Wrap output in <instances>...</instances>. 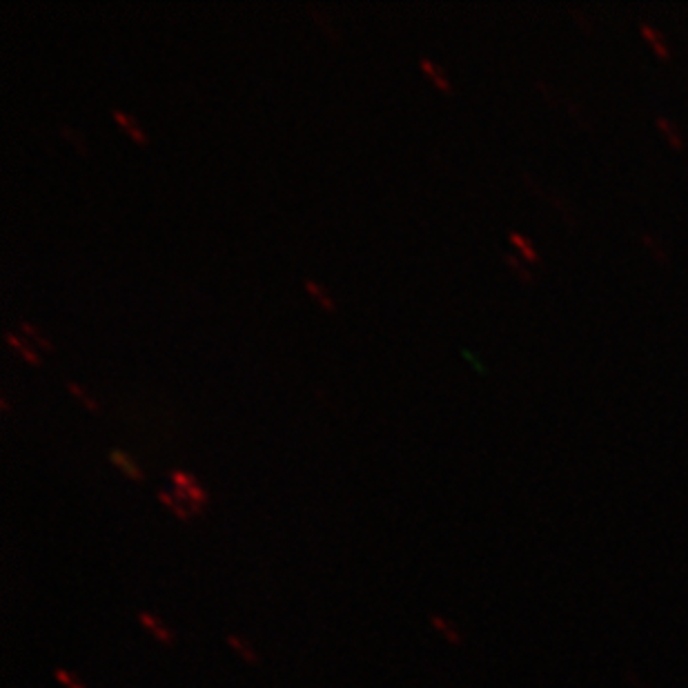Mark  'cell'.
I'll use <instances>...</instances> for the list:
<instances>
[{"label":"cell","instance_id":"obj_1","mask_svg":"<svg viewBox=\"0 0 688 688\" xmlns=\"http://www.w3.org/2000/svg\"><path fill=\"white\" fill-rule=\"evenodd\" d=\"M170 482L174 484V495L183 501V506L190 512H201L205 508L207 504L205 488L190 473L181 470V468H174V470H170Z\"/></svg>","mask_w":688,"mask_h":688},{"label":"cell","instance_id":"obj_2","mask_svg":"<svg viewBox=\"0 0 688 688\" xmlns=\"http://www.w3.org/2000/svg\"><path fill=\"white\" fill-rule=\"evenodd\" d=\"M109 114H112L114 121L125 129V134L129 138L136 140V143H147V134H145L143 125H140L136 118L127 112L125 107H112V109H109Z\"/></svg>","mask_w":688,"mask_h":688},{"label":"cell","instance_id":"obj_3","mask_svg":"<svg viewBox=\"0 0 688 688\" xmlns=\"http://www.w3.org/2000/svg\"><path fill=\"white\" fill-rule=\"evenodd\" d=\"M419 65H421L423 74L428 76V79H430L436 87H439L441 92H445V94H450V92H452V83H450V79H448L445 69L441 67L439 63H434V60L428 56V54H421V56H419Z\"/></svg>","mask_w":688,"mask_h":688},{"label":"cell","instance_id":"obj_4","mask_svg":"<svg viewBox=\"0 0 688 688\" xmlns=\"http://www.w3.org/2000/svg\"><path fill=\"white\" fill-rule=\"evenodd\" d=\"M138 621H140V624H143V628H145L156 641L165 644V646H172V644H174V632H172L165 624H163L161 619H156L151 613H147V610H140V613H138Z\"/></svg>","mask_w":688,"mask_h":688},{"label":"cell","instance_id":"obj_5","mask_svg":"<svg viewBox=\"0 0 688 688\" xmlns=\"http://www.w3.org/2000/svg\"><path fill=\"white\" fill-rule=\"evenodd\" d=\"M639 31H641V36L644 40L648 42V45L653 47V51L657 54V58L664 60V63H669L671 60V47H669V42H666L664 34L660 29H655L650 23H641L639 25Z\"/></svg>","mask_w":688,"mask_h":688},{"label":"cell","instance_id":"obj_6","mask_svg":"<svg viewBox=\"0 0 688 688\" xmlns=\"http://www.w3.org/2000/svg\"><path fill=\"white\" fill-rule=\"evenodd\" d=\"M109 461H112L125 477L134 479V482H143V477H145L143 470H140V466L127 452L118 450V448H112V450H109Z\"/></svg>","mask_w":688,"mask_h":688},{"label":"cell","instance_id":"obj_7","mask_svg":"<svg viewBox=\"0 0 688 688\" xmlns=\"http://www.w3.org/2000/svg\"><path fill=\"white\" fill-rule=\"evenodd\" d=\"M508 241L523 261H528V263H534V265L541 263V256L537 252V247L532 245V241L528 236H523L521 232H515V229H512V232H508Z\"/></svg>","mask_w":688,"mask_h":688},{"label":"cell","instance_id":"obj_8","mask_svg":"<svg viewBox=\"0 0 688 688\" xmlns=\"http://www.w3.org/2000/svg\"><path fill=\"white\" fill-rule=\"evenodd\" d=\"M655 125H657L660 134L666 138V143H669L673 149H677V151L684 149V143H686V140H684L682 129L677 127L669 116H657V118H655Z\"/></svg>","mask_w":688,"mask_h":688},{"label":"cell","instance_id":"obj_9","mask_svg":"<svg viewBox=\"0 0 688 688\" xmlns=\"http://www.w3.org/2000/svg\"><path fill=\"white\" fill-rule=\"evenodd\" d=\"M501 259H504V263L508 265V270L515 275L521 283H532L534 281V275H532V270L526 268V263H523V259L517 254V252H501Z\"/></svg>","mask_w":688,"mask_h":688},{"label":"cell","instance_id":"obj_10","mask_svg":"<svg viewBox=\"0 0 688 688\" xmlns=\"http://www.w3.org/2000/svg\"><path fill=\"white\" fill-rule=\"evenodd\" d=\"M3 338H5V343L9 347H14V350L23 357L27 363H40V357L36 354V350H31V347L18 334H14L12 330H3Z\"/></svg>","mask_w":688,"mask_h":688},{"label":"cell","instance_id":"obj_11","mask_svg":"<svg viewBox=\"0 0 688 688\" xmlns=\"http://www.w3.org/2000/svg\"><path fill=\"white\" fill-rule=\"evenodd\" d=\"M16 325H18V330H20V332L27 334V336L31 338V341H34L36 345L42 347V350H54V343L49 341V336H47L45 332H42L38 325L29 323L27 319H16Z\"/></svg>","mask_w":688,"mask_h":688},{"label":"cell","instance_id":"obj_12","mask_svg":"<svg viewBox=\"0 0 688 688\" xmlns=\"http://www.w3.org/2000/svg\"><path fill=\"white\" fill-rule=\"evenodd\" d=\"M156 499H158L165 508H170L181 521H188V519L192 517V512L183 506V501H181L177 495H174V493H167V490H158V493H156Z\"/></svg>","mask_w":688,"mask_h":688},{"label":"cell","instance_id":"obj_13","mask_svg":"<svg viewBox=\"0 0 688 688\" xmlns=\"http://www.w3.org/2000/svg\"><path fill=\"white\" fill-rule=\"evenodd\" d=\"M303 288H305V292H308V294H312V297H314L316 301H319V305H321L323 310L332 312V310L336 308V305H334V301H332V297H330V294L325 292V288H323V286H319V283H316V281H312V279H308V277H305V279H303Z\"/></svg>","mask_w":688,"mask_h":688},{"label":"cell","instance_id":"obj_14","mask_svg":"<svg viewBox=\"0 0 688 688\" xmlns=\"http://www.w3.org/2000/svg\"><path fill=\"white\" fill-rule=\"evenodd\" d=\"M65 388H67V392H69V395L74 397V399H79L81 403H83V406L85 408H90V410H98V401L90 395V392H87L83 386H79V384H76V381H72V379H65Z\"/></svg>","mask_w":688,"mask_h":688},{"label":"cell","instance_id":"obj_15","mask_svg":"<svg viewBox=\"0 0 688 688\" xmlns=\"http://www.w3.org/2000/svg\"><path fill=\"white\" fill-rule=\"evenodd\" d=\"M227 644H229V646H232L238 655H241V657L245 660V662H249V664H259V655L254 653V648L252 646H249V641H245V639H241V637H238V635H229L227 637Z\"/></svg>","mask_w":688,"mask_h":688},{"label":"cell","instance_id":"obj_16","mask_svg":"<svg viewBox=\"0 0 688 688\" xmlns=\"http://www.w3.org/2000/svg\"><path fill=\"white\" fill-rule=\"evenodd\" d=\"M641 243H644V247H646L648 252L655 256V261H660L662 265H666V263H669V256H666V249H664V245H662V243H660L657 238H655L653 234H641Z\"/></svg>","mask_w":688,"mask_h":688},{"label":"cell","instance_id":"obj_17","mask_svg":"<svg viewBox=\"0 0 688 688\" xmlns=\"http://www.w3.org/2000/svg\"><path fill=\"white\" fill-rule=\"evenodd\" d=\"M58 132H60L65 138H67L76 149L83 151V154H87V151H90V147L85 145V138H83L79 132H76V127H72V125H67V123H58Z\"/></svg>","mask_w":688,"mask_h":688},{"label":"cell","instance_id":"obj_18","mask_svg":"<svg viewBox=\"0 0 688 688\" xmlns=\"http://www.w3.org/2000/svg\"><path fill=\"white\" fill-rule=\"evenodd\" d=\"M54 677H56V682L65 688H87L79 677H76L74 673H69V671H65V669H56L54 671Z\"/></svg>","mask_w":688,"mask_h":688},{"label":"cell","instance_id":"obj_19","mask_svg":"<svg viewBox=\"0 0 688 688\" xmlns=\"http://www.w3.org/2000/svg\"><path fill=\"white\" fill-rule=\"evenodd\" d=\"M308 9H310V12H312V16H314V23L319 25V27H323V31H325V34L330 36V38H336V36H334V29H332V25L327 23V16H325V12H323V9H319L316 5H310Z\"/></svg>","mask_w":688,"mask_h":688},{"label":"cell","instance_id":"obj_20","mask_svg":"<svg viewBox=\"0 0 688 688\" xmlns=\"http://www.w3.org/2000/svg\"><path fill=\"white\" fill-rule=\"evenodd\" d=\"M432 621V626L436 628V630H439V632H443V635H448V639H450L452 644H459V637H457V632H452V628L450 626H448V621H443L441 617H432L430 619Z\"/></svg>","mask_w":688,"mask_h":688},{"label":"cell","instance_id":"obj_21","mask_svg":"<svg viewBox=\"0 0 688 688\" xmlns=\"http://www.w3.org/2000/svg\"><path fill=\"white\" fill-rule=\"evenodd\" d=\"M0 410H3V412L9 410V401H7V395H5V392H0Z\"/></svg>","mask_w":688,"mask_h":688}]
</instances>
